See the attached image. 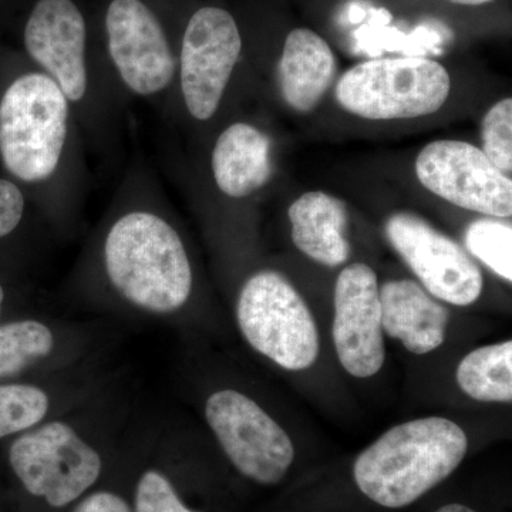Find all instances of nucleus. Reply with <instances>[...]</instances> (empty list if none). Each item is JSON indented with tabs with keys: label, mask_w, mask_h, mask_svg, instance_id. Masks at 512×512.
<instances>
[{
	"label": "nucleus",
	"mask_w": 512,
	"mask_h": 512,
	"mask_svg": "<svg viewBox=\"0 0 512 512\" xmlns=\"http://www.w3.org/2000/svg\"><path fill=\"white\" fill-rule=\"evenodd\" d=\"M464 430L444 417L407 421L357 457V487L376 504L403 508L454 473L466 457Z\"/></svg>",
	"instance_id": "f257e3e1"
},
{
	"label": "nucleus",
	"mask_w": 512,
	"mask_h": 512,
	"mask_svg": "<svg viewBox=\"0 0 512 512\" xmlns=\"http://www.w3.org/2000/svg\"><path fill=\"white\" fill-rule=\"evenodd\" d=\"M104 258L111 284L138 308L171 313L190 298L192 272L183 241L157 215L120 218L107 235Z\"/></svg>",
	"instance_id": "f03ea898"
},
{
	"label": "nucleus",
	"mask_w": 512,
	"mask_h": 512,
	"mask_svg": "<svg viewBox=\"0 0 512 512\" xmlns=\"http://www.w3.org/2000/svg\"><path fill=\"white\" fill-rule=\"evenodd\" d=\"M69 106L47 74L15 80L0 101V156L9 173L35 183L55 173L67 137Z\"/></svg>",
	"instance_id": "7ed1b4c3"
},
{
	"label": "nucleus",
	"mask_w": 512,
	"mask_h": 512,
	"mask_svg": "<svg viewBox=\"0 0 512 512\" xmlns=\"http://www.w3.org/2000/svg\"><path fill=\"white\" fill-rule=\"evenodd\" d=\"M450 89L443 64L409 56L357 64L340 77L335 96L343 109L363 119H414L439 111Z\"/></svg>",
	"instance_id": "20e7f679"
},
{
	"label": "nucleus",
	"mask_w": 512,
	"mask_h": 512,
	"mask_svg": "<svg viewBox=\"0 0 512 512\" xmlns=\"http://www.w3.org/2000/svg\"><path fill=\"white\" fill-rule=\"evenodd\" d=\"M237 316L249 345L276 365L298 372L318 359L315 319L284 276L271 271L252 276L239 295Z\"/></svg>",
	"instance_id": "39448f33"
},
{
	"label": "nucleus",
	"mask_w": 512,
	"mask_h": 512,
	"mask_svg": "<svg viewBox=\"0 0 512 512\" xmlns=\"http://www.w3.org/2000/svg\"><path fill=\"white\" fill-rule=\"evenodd\" d=\"M9 461L28 493L55 508L82 497L103 468L99 453L63 421L22 434L10 447Z\"/></svg>",
	"instance_id": "423d86ee"
},
{
	"label": "nucleus",
	"mask_w": 512,
	"mask_h": 512,
	"mask_svg": "<svg viewBox=\"0 0 512 512\" xmlns=\"http://www.w3.org/2000/svg\"><path fill=\"white\" fill-rule=\"evenodd\" d=\"M208 424L239 473L264 485L278 484L295 458L285 430L245 394L221 390L205 406Z\"/></svg>",
	"instance_id": "0eeeda50"
},
{
	"label": "nucleus",
	"mask_w": 512,
	"mask_h": 512,
	"mask_svg": "<svg viewBox=\"0 0 512 512\" xmlns=\"http://www.w3.org/2000/svg\"><path fill=\"white\" fill-rule=\"evenodd\" d=\"M420 183L444 200L478 214L510 218L512 181L483 150L464 141L440 140L420 151Z\"/></svg>",
	"instance_id": "6e6552de"
},
{
	"label": "nucleus",
	"mask_w": 512,
	"mask_h": 512,
	"mask_svg": "<svg viewBox=\"0 0 512 512\" xmlns=\"http://www.w3.org/2000/svg\"><path fill=\"white\" fill-rule=\"evenodd\" d=\"M386 235L434 298L456 306L480 298L484 281L476 262L429 222L400 212L386 222Z\"/></svg>",
	"instance_id": "1a4fd4ad"
},
{
	"label": "nucleus",
	"mask_w": 512,
	"mask_h": 512,
	"mask_svg": "<svg viewBox=\"0 0 512 512\" xmlns=\"http://www.w3.org/2000/svg\"><path fill=\"white\" fill-rule=\"evenodd\" d=\"M241 49L237 23L227 10L202 8L194 13L181 49V87L192 117L214 116Z\"/></svg>",
	"instance_id": "9d476101"
},
{
	"label": "nucleus",
	"mask_w": 512,
	"mask_h": 512,
	"mask_svg": "<svg viewBox=\"0 0 512 512\" xmlns=\"http://www.w3.org/2000/svg\"><path fill=\"white\" fill-rule=\"evenodd\" d=\"M333 342L350 375L370 377L382 369L386 350L379 282L366 264L349 265L336 281Z\"/></svg>",
	"instance_id": "9b49d317"
},
{
	"label": "nucleus",
	"mask_w": 512,
	"mask_h": 512,
	"mask_svg": "<svg viewBox=\"0 0 512 512\" xmlns=\"http://www.w3.org/2000/svg\"><path fill=\"white\" fill-rule=\"evenodd\" d=\"M106 26L111 59L134 93L150 96L170 84L173 53L156 15L141 0H113Z\"/></svg>",
	"instance_id": "f8f14e48"
},
{
	"label": "nucleus",
	"mask_w": 512,
	"mask_h": 512,
	"mask_svg": "<svg viewBox=\"0 0 512 512\" xmlns=\"http://www.w3.org/2000/svg\"><path fill=\"white\" fill-rule=\"evenodd\" d=\"M25 45L67 100H82L87 89L86 23L72 0H39L25 29Z\"/></svg>",
	"instance_id": "ddd939ff"
},
{
	"label": "nucleus",
	"mask_w": 512,
	"mask_h": 512,
	"mask_svg": "<svg viewBox=\"0 0 512 512\" xmlns=\"http://www.w3.org/2000/svg\"><path fill=\"white\" fill-rule=\"evenodd\" d=\"M383 332L416 355H426L446 339L448 311L409 279L389 281L379 289Z\"/></svg>",
	"instance_id": "4468645a"
},
{
	"label": "nucleus",
	"mask_w": 512,
	"mask_h": 512,
	"mask_svg": "<svg viewBox=\"0 0 512 512\" xmlns=\"http://www.w3.org/2000/svg\"><path fill=\"white\" fill-rule=\"evenodd\" d=\"M336 59L328 43L309 29H295L286 37L279 63L282 96L293 110L315 109L335 80Z\"/></svg>",
	"instance_id": "2eb2a0df"
},
{
	"label": "nucleus",
	"mask_w": 512,
	"mask_h": 512,
	"mask_svg": "<svg viewBox=\"0 0 512 512\" xmlns=\"http://www.w3.org/2000/svg\"><path fill=\"white\" fill-rule=\"evenodd\" d=\"M289 221L293 244L313 261L339 266L350 258L345 202L326 192H306L289 207Z\"/></svg>",
	"instance_id": "dca6fc26"
},
{
	"label": "nucleus",
	"mask_w": 512,
	"mask_h": 512,
	"mask_svg": "<svg viewBox=\"0 0 512 512\" xmlns=\"http://www.w3.org/2000/svg\"><path fill=\"white\" fill-rule=\"evenodd\" d=\"M212 171L218 188L229 197H248L258 191L272 174L268 137L249 124H232L215 144Z\"/></svg>",
	"instance_id": "f3484780"
},
{
	"label": "nucleus",
	"mask_w": 512,
	"mask_h": 512,
	"mask_svg": "<svg viewBox=\"0 0 512 512\" xmlns=\"http://www.w3.org/2000/svg\"><path fill=\"white\" fill-rule=\"evenodd\" d=\"M457 382L467 396L478 402L511 403V340L468 353L458 365Z\"/></svg>",
	"instance_id": "a211bd4d"
},
{
	"label": "nucleus",
	"mask_w": 512,
	"mask_h": 512,
	"mask_svg": "<svg viewBox=\"0 0 512 512\" xmlns=\"http://www.w3.org/2000/svg\"><path fill=\"white\" fill-rule=\"evenodd\" d=\"M55 346L52 330L37 320L0 326V377L16 375L45 359Z\"/></svg>",
	"instance_id": "6ab92c4d"
},
{
	"label": "nucleus",
	"mask_w": 512,
	"mask_h": 512,
	"mask_svg": "<svg viewBox=\"0 0 512 512\" xmlns=\"http://www.w3.org/2000/svg\"><path fill=\"white\" fill-rule=\"evenodd\" d=\"M471 255L480 259L494 274L505 281H512V227L505 222L490 220L474 221L464 237Z\"/></svg>",
	"instance_id": "aec40b11"
},
{
	"label": "nucleus",
	"mask_w": 512,
	"mask_h": 512,
	"mask_svg": "<svg viewBox=\"0 0 512 512\" xmlns=\"http://www.w3.org/2000/svg\"><path fill=\"white\" fill-rule=\"evenodd\" d=\"M49 397L30 384L0 386V439L32 429L45 419Z\"/></svg>",
	"instance_id": "412c9836"
},
{
	"label": "nucleus",
	"mask_w": 512,
	"mask_h": 512,
	"mask_svg": "<svg viewBox=\"0 0 512 512\" xmlns=\"http://www.w3.org/2000/svg\"><path fill=\"white\" fill-rule=\"evenodd\" d=\"M483 153L504 174L512 171V100L494 104L483 121Z\"/></svg>",
	"instance_id": "4be33fe9"
},
{
	"label": "nucleus",
	"mask_w": 512,
	"mask_h": 512,
	"mask_svg": "<svg viewBox=\"0 0 512 512\" xmlns=\"http://www.w3.org/2000/svg\"><path fill=\"white\" fill-rule=\"evenodd\" d=\"M136 512H195L185 507L170 481L150 470L141 476L136 491Z\"/></svg>",
	"instance_id": "5701e85b"
},
{
	"label": "nucleus",
	"mask_w": 512,
	"mask_h": 512,
	"mask_svg": "<svg viewBox=\"0 0 512 512\" xmlns=\"http://www.w3.org/2000/svg\"><path fill=\"white\" fill-rule=\"evenodd\" d=\"M23 210L25 200L19 188L10 181L0 180V238L18 227Z\"/></svg>",
	"instance_id": "b1692460"
},
{
	"label": "nucleus",
	"mask_w": 512,
	"mask_h": 512,
	"mask_svg": "<svg viewBox=\"0 0 512 512\" xmlns=\"http://www.w3.org/2000/svg\"><path fill=\"white\" fill-rule=\"evenodd\" d=\"M74 512H131V510L119 495L101 491V493L89 495Z\"/></svg>",
	"instance_id": "393cba45"
},
{
	"label": "nucleus",
	"mask_w": 512,
	"mask_h": 512,
	"mask_svg": "<svg viewBox=\"0 0 512 512\" xmlns=\"http://www.w3.org/2000/svg\"><path fill=\"white\" fill-rule=\"evenodd\" d=\"M370 26H387L392 22V15L386 9H370Z\"/></svg>",
	"instance_id": "a878e982"
},
{
	"label": "nucleus",
	"mask_w": 512,
	"mask_h": 512,
	"mask_svg": "<svg viewBox=\"0 0 512 512\" xmlns=\"http://www.w3.org/2000/svg\"><path fill=\"white\" fill-rule=\"evenodd\" d=\"M367 16V10L362 8L360 3H352L349 6L348 18L350 23H360L365 20Z\"/></svg>",
	"instance_id": "bb28decb"
},
{
	"label": "nucleus",
	"mask_w": 512,
	"mask_h": 512,
	"mask_svg": "<svg viewBox=\"0 0 512 512\" xmlns=\"http://www.w3.org/2000/svg\"><path fill=\"white\" fill-rule=\"evenodd\" d=\"M436 512H477V511L471 510V508L466 507V505L448 504V505H444V507H441L440 510H437Z\"/></svg>",
	"instance_id": "cd10ccee"
},
{
	"label": "nucleus",
	"mask_w": 512,
	"mask_h": 512,
	"mask_svg": "<svg viewBox=\"0 0 512 512\" xmlns=\"http://www.w3.org/2000/svg\"><path fill=\"white\" fill-rule=\"evenodd\" d=\"M448 2L456 3V5L478 6L493 2V0H448Z\"/></svg>",
	"instance_id": "c85d7f7f"
},
{
	"label": "nucleus",
	"mask_w": 512,
	"mask_h": 512,
	"mask_svg": "<svg viewBox=\"0 0 512 512\" xmlns=\"http://www.w3.org/2000/svg\"><path fill=\"white\" fill-rule=\"evenodd\" d=\"M3 299H5V293H3L2 286H0V313H2Z\"/></svg>",
	"instance_id": "c756f323"
}]
</instances>
